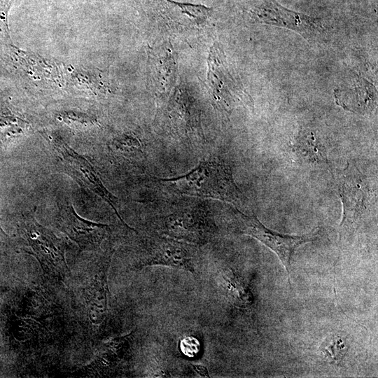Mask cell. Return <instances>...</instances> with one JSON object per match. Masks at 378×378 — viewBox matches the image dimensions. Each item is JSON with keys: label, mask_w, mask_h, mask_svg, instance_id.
I'll use <instances>...</instances> for the list:
<instances>
[{"label": "cell", "mask_w": 378, "mask_h": 378, "mask_svg": "<svg viewBox=\"0 0 378 378\" xmlns=\"http://www.w3.org/2000/svg\"><path fill=\"white\" fill-rule=\"evenodd\" d=\"M152 178L150 183L158 188L177 195L216 199L235 206L242 205L246 200L234 181L230 165L218 156L204 158L182 176Z\"/></svg>", "instance_id": "6da1fadb"}, {"label": "cell", "mask_w": 378, "mask_h": 378, "mask_svg": "<svg viewBox=\"0 0 378 378\" xmlns=\"http://www.w3.org/2000/svg\"><path fill=\"white\" fill-rule=\"evenodd\" d=\"M161 235L200 246L209 242L217 227L205 202L187 200L175 204L170 211L152 223Z\"/></svg>", "instance_id": "7a4b0ae2"}, {"label": "cell", "mask_w": 378, "mask_h": 378, "mask_svg": "<svg viewBox=\"0 0 378 378\" xmlns=\"http://www.w3.org/2000/svg\"><path fill=\"white\" fill-rule=\"evenodd\" d=\"M21 230L30 247V254L36 257L47 274L57 280H63L69 274L65 259L66 242L39 224L34 211L25 216Z\"/></svg>", "instance_id": "3957f363"}, {"label": "cell", "mask_w": 378, "mask_h": 378, "mask_svg": "<svg viewBox=\"0 0 378 378\" xmlns=\"http://www.w3.org/2000/svg\"><path fill=\"white\" fill-rule=\"evenodd\" d=\"M229 225L235 232L249 235L270 248L280 259L290 274L291 260L296 248L300 245L312 241L309 234L293 236L282 234L265 227L255 216H248L236 207H228Z\"/></svg>", "instance_id": "277c9868"}, {"label": "cell", "mask_w": 378, "mask_h": 378, "mask_svg": "<svg viewBox=\"0 0 378 378\" xmlns=\"http://www.w3.org/2000/svg\"><path fill=\"white\" fill-rule=\"evenodd\" d=\"M197 246L163 235H151L145 239L143 254L137 267L164 265L195 274L200 262Z\"/></svg>", "instance_id": "5b68a950"}, {"label": "cell", "mask_w": 378, "mask_h": 378, "mask_svg": "<svg viewBox=\"0 0 378 378\" xmlns=\"http://www.w3.org/2000/svg\"><path fill=\"white\" fill-rule=\"evenodd\" d=\"M54 146L64 172L83 188L92 191L102 198L113 209L122 223L127 225L118 213V199L104 186L91 162L62 140H55Z\"/></svg>", "instance_id": "8992f818"}, {"label": "cell", "mask_w": 378, "mask_h": 378, "mask_svg": "<svg viewBox=\"0 0 378 378\" xmlns=\"http://www.w3.org/2000/svg\"><path fill=\"white\" fill-rule=\"evenodd\" d=\"M56 225L83 251H96L99 248L111 231L108 225L92 222L80 217L69 202L59 205Z\"/></svg>", "instance_id": "52a82bcc"}, {"label": "cell", "mask_w": 378, "mask_h": 378, "mask_svg": "<svg viewBox=\"0 0 378 378\" xmlns=\"http://www.w3.org/2000/svg\"><path fill=\"white\" fill-rule=\"evenodd\" d=\"M251 13L258 22L295 30L307 39L318 36L323 30L318 19L288 10L275 0H260Z\"/></svg>", "instance_id": "ba28073f"}, {"label": "cell", "mask_w": 378, "mask_h": 378, "mask_svg": "<svg viewBox=\"0 0 378 378\" xmlns=\"http://www.w3.org/2000/svg\"><path fill=\"white\" fill-rule=\"evenodd\" d=\"M207 80L214 107L230 114L239 97V90L227 70L223 52L219 44L211 47L207 58Z\"/></svg>", "instance_id": "9c48e42d"}, {"label": "cell", "mask_w": 378, "mask_h": 378, "mask_svg": "<svg viewBox=\"0 0 378 378\" xmlns=\"http://www.w3.org/2000/svg\"><path fill=\"white\" fill-rule=\"evenodd\" d=\"M337 186L343 206L340 230L351 229L365 209L368 189L364 181L349 173L348 169L339 176Z\"/></svg>", "instance_id": "30bf717a"}, {"label": "cell", "mask_w": 378, "mask_h": 378, "mask_svg": "<svg viewBox=\"0 0 378 378\" xmlns=\"http://www.w3.org/2000/svg\"><path fill=\"white\" fill-rule=\"evenodd\" d=\"M162 12L176 22L182 20L190 25L200 26L209 18L212 8L202 4L181 3L173 0H159Z\"/></svg>", "instance_id": "8fae6325"}, {"label": "cell", "mask_w": 378, "mask_h": 378, "mask_svg": "<svg viewBox=\"0 0 378 378\" xmlns=\"http://www.w3.org/2000/svg\"><path fill=\"white\" fill-rule=\"evenodd\" d=\"M130 342V335H126L103 344L94 363L97 370L103 374L113 370L127 354Z\"/></svg>", "instance_id": "7c38bea8"}, {"label": "cell", "mask_w": 378, "mask_h": 378, "mask_svg": "<svg viewBox=\"0 0 378 378\" xmlns=\"http://www.w3.org/2000/svg\"><path fill=\"white\" fill-rule=\"evenodd\" d=\"M28 124L8 108H0V149L24 134Z\"/></svg>", "instance_id": "4fadbf2b"}, {"label": "cell", "mask_w": 378, "mask_h": 378, "mask_svg": "<svg viewBox=\"0 0 378 378\" xmlns=\"http://www.w3.org/2000/svg\"><path fill=\"white\" fill-rule=\"evenodd\" d=\"M296 151L304 158L313 162H324L326 151L323 145L312 132L302 134L295 145Z\"/></svg>", "instance_id": "5bb4252c"}, {"label": "cell", "mask_w": 378, "mask_h": 378, "mask_svg": "<svg viewBox=\"0 0 378 378\" xmlns=\"http://www.w3.org/2000/svg\"><path fill=\"white\" fill-rule=\"evenodd\" d=\"M116 150L125 153L143 154L140 141L135 137L125 135L115 142Z\"/></svg>", "instance_id": "9a60e30c"}, {"label": "cell", "mask_w": 378, "mask_h": 378, "mask_svg": "<svg viewBox=\"0 0 378 378\" xmlns=\"http://www.w3.org/2000/svg\"><path fill=\"white\" fill-rule=\"evenodd\" d=\"M200 346L199 341L192 337H187L181 342L182 352L190 357L195 356L199 353Z\"/></svg>", "instance_id": "2e32d148"}, {"label": "cell", "mask_w": 378, "mask_h": 378, "mask_svg": "<svg viewBox=\"0 0 378 378\" xmlns=\"http://www.w3.org/2000/svg\"><path fill=\"white\" fill-rule=\"evenodd\" d=\"M192 368L195 372L200 377H209V374L207 368L201 365H193Z\"/></svg>", "instance_id": "e0dca14e"}]
</instances>
